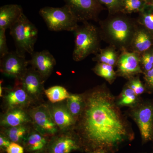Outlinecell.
Masks as SVG:
<instances>
[{"mask_svg":"<svg viewBox=\"0 0 153 153\" xmlns=\"http://www.w3.org/2000/svg\"><path fill=\"white\" fill-rule=\"evenodd\" d=\"M11 143L7 137L1 133L0 134V148L1 150L6 151Z\"/></svg>","mask_w":153,"mask_h":153,"instance_id":"cell-32","label":"cell"},{"mask_svg":"<svg viewBox=\"0 0 153 153\" xmlns=\"http://www.w3.org/2000/svg\"><path fill=\"white\" fill-rule=\"evenodd\" d=\"M107 27L108 34L116 44L125 46L128 44L133 36V30L128 20L121 17L111 20Z\"/></svg>","mask_w":153,"mask_h":153,"instance_id":"cell-9","label":"cell"},{"mask_svg":"<svg viewBox=\"0 0 153 153\" xmlns=\"http://www.w3.org/2000/svg\"><path fill=\"white\" fill-rule=\"evenodd\" d=\"M137 95L134 91L128 86L123 91L117 103L119 106L133 107L137 104Z\"/></svg>","mask_w":153,"mask_h":153,"instance_id":"cell-24","label":"cell"},{"mask_svg":"<svg viewBox=\"0 0 153 153\" xmlns=\"http://www.w3.org/2000/svg\"><path fill=\"white\" fill-rule=\"evenodd\" d=\"M75 40L73 59L81 61L98 50L99 38L97 29L93 25L84 22V25L74 30Z\"/></svg>","mask_w":153,"mask_h":153,"instance_id":"cell-4","label":"cell"},{"mask_svg":"<svg viewBox=\"0 0 153 153\" xmlns=\"http://www.w3.org/2000/svg\"><path fill=\"white\" fill-rule=\"evenodd\" d=\"M128 86L134 91L137 96L141 94L144 92V87L139 79L132 80L130 82Z\"/></svg>","mask_w":153,"mask_h":153,"instance_id":"cell-28","label":"cell"},{"mask_svg":"<svg viewBox=\"0 0 153 153\" xmlns=\"http://www.w3.org/2000/svg\"><path fill=\"white\" fill-rule=\"evenodd\" d=\"M89 153H105L103 152H102V151H93V152H89Z\"/></svg>","mask_w":153,"mask_h":153,"instance_id":"cell-36","label":"cell"},{"mask_svg":"<svg viewBox=\"0 0 153 153\" xmlns=\"http://www.w3.org/2000/svg\"><path fill=\"white\" fill-rule=\"evenodd\" d=\"M16 80L14 88L7 89L4 96V101L8 109L22 108L28 106L32 100L21 85L19 80Z\"/></svg>","mask_w":153,"mask_h":153,"instance_id":"cell-13","label":"cell"},{"mask_svg":"<svg viewBox=\"0 0 153 153\" xmlns=\"http://www.w3.org/2000/svg\"><path fill=\"white\" fill-rule=\"evenodd\" d=\"M10 30L15 42L16 52L24 57L26 53L32 55L38 36V30L35 25L23 14Z\"/></svg>","mask_w":153,"mask_h":153,"instance_id":"cell-2","label":"cell"},{"mask_svg":"<svg viewBox=\"0 0 153 153\" xmlns=\"http://www.w3.org/2000/svg\"><path fill=\"white\" fill-rule=\"evenodd\" d=\"M132 41L134 48L138 52H145L152 45L149 36L144 31H140L136 33Z\"/></svg>","mask_w":153,"mask_h":153,"instance_id":"cell-21","label":"cell"},{"mask_svg":"<svg viewBox=\"0 0 153 153\" xmlns=\"http://www.w3.org/2000/svg\"></svg>","mask_w":153,"mask_h":153,"instance_id":"cell-39","label":"cell"},{"mask_svg":"<svg viewBox=\"0 0 153 153\" xmlns=\"http://www.w3.org/2000/svg\"><path fill=\"white\" fill-rule=\"evenodd\" d=\"M31 121L29 114L24 108H11L1 117V125L4 128H8L27 125Z\"/></svg>","mask_w":153,"mask_h":153,"instance_id":"cell-16","label":"cell"},{"mask_svg":"<svg viewBox=\"0 0 153 153\" xmlns=\"http://www.w3.org/2000/svg\"><path fill=\"white\" fill-rule=\"evenodd\" d=\"M39 13L51 31H74L78 27V20L66 5L61 7H44Z\"/></svg>","mask_w":153,"mask_h":153,"instance_id":"cell-3","label":"cell"},{"mask_svg":"<svg viewBox=\"0 0 153 153\" xmlns=\"http://www.w3.org/2000/svg\"><path fill=\"white\" fill-rule=\"evenodd\" d=\"M30 130L27 125L5 128L4 133H2L7 137L11 142L23 144L25 138Z\"/></svg>","mask_w":153,"mask_h":153,"instance_id":"cell-19","label":"cell"},{"mask_svg":"<svg viewBox=\"0 0 153 153\" xmlns=\"http://www.w3.org/2000/svg\"><path fill=\"white\" fill-rule=\"evenodd\" d=\"M66 105L76 121L82 109L83 99L82 94H70L69 97L66 99Z\"/></svg>","mask_w":153,"mask_h":153,"instance_id":"cell-22","label":"cell"},{"mask_svg":"<svg viewBox=\"0 0 153 153\" xmlns=\"http://www.w3.org/2000/svg\"><path fill=\"white\" fill-rule=\"evenodd\" d=\"M49 107L52 118L59 129L66 131L74 126L76 120L69 111L67 105L53 104L49 105Z\"/></svg>","mask_w":153,"mask_h":153,"instance_id":"cell-14","label":"cell"},{"mask_svg":"<svg viewBox=\"0 0 153 153\" xmlns=\"http://www.w3.org/2000/svg\"><path fill=\"white\" fill-rule=\"evenodd\" d=\"M34 128L45 136H54L58 131V127L52 118L49 105H41L29 113Z\"/></svg>","mask_w":153,"mask_h":153,"instance_id":"cell-6","label":"cell"},{"mask_svg":"<svg viewBox=\"0 0 153 153\" xmlns=\"http://www.w3.org/2000/svg\"><path fill=\"white\" fill-rule=\"evenodd\" d=\"M29 62L32 67L40 73L45 81L52 74L56 64L55 57L47 50L33 52Z\"/></svg>","mask_w":153,"mask_h":153,"instance_id":"cell-12","label":"cell"},{"mask_svg":"<svg viewBox=\"0 0 153 153\" xmlns=\"http://www.w3.org/2000/svg\"><path fill=\"white\" fill-rule=\"evenodd\" d=\"M47 153V152H45V153Z\"/></svg>","mask_w":153,"mask_h":153,"instance_id":"cell-38","label":"cell"},{"mask_svg":"<svg viewBox=\"0 0 153 153\" xmlns=\"http://www.w3.org/2000/svg\"><path fill=\"white\" fill-rule=\"evenodd\" d=\"M22 87L32 99L38 100L44 92L45 80L40 73L33 67L28 68L26 73L19 79Z\"/></svg>","mask_w":153,"mask_h":153,"instance_id":"cell-11","label":"cell"},{"mask_svg":"<svg viewBox=\"0 0 153 153\" xmlns=\"http://www.w3.org/2000/svg\"><path fill=\"white\" fill-rule=\"evenodd\" d=\"M130 114L140 130L143 143L153 139V105L138 103L132 107Z\"/></svg>","mask_w":153,"mask_h":153,"instance_id":"cell-5","label":"cell"},{"mask_svg":"<svg viewBox=\"0 0 153 153\" xmlns=\"http://www.w3.org/2000/svg\"><path fill=\"white\" fill-rule=\"evenodd\" d=\"M139 59L135 53L124 52L118 62V72L121 76L131 77L142 73Z\"/></svg>","mask_w":153,"mask_h":153,"instance_id":"cell-15","label":"cell"},{"mask_svg":"<svg viewBox=\"0 0 153 153\" xmlns=\"http://www.w3.org/2000/svg\"><path fill=\"white\" fill-rule=\"evenodd\" d=\"M146 79L149 85L153 86V67L152 69L147 72Z\"/></svg>","mask_w":153,"mask_h":153,"instance_id":"cell-34","label":"cell"},{"mask_svg":"<svg viewBox=\"0 0 153 153\" xmlns=\"http://www.w3.org/2000/svg\"><path fill=\"white\" fill-rule=\"evenodd\" d=\"M116 54L114 51L111 50L109 58H108V64L111 66H114L116 62Z\"/></svg>","mask_w":153,"mask_h":153,"instance_id":"cell-33","label":"cell"},{"mask_svg":"<svg viewBox=\"0 0 153 153\" xmlns=\"http://www.w3.org/2000/svg\"><path fill=\"white\" fill-rule=\"evenodd\" d=\"M82 111L74 127L82 151L115 153L134 138L112 94L103 86L82 94Z\"/></svg>","mask_w":153,"mask_h":153,"instance_id":"cell-1","label":"cell"},{"mask_svg":"<svg viewBox=\"0 0 153 153\" xmlns=\"http://www.w3.org/2000/svg\"><path fill=\"white\" fill-rule=\"evenodd\" d=\"M151 4H152V7H153V0H152V3H151Z\"/></svg>","mask_w":153,"mask_h":153,"instance_id":"cell-37","label":"cell"},{"mask_svg":"<svg viewBox=\"0 0 153 153\" xmlns=\"http://www.w3.org/2000/svg\"><path fill=\"white\" fill-rule=\"evenodd\" d=\"M82 150L79 138L76 134H62L54 137L49 141L47 153H70L74 151Z\"/></svg>","mask_w":153,"mask_h":153,"instance_id":"cell-10","label":"cell"},{"mask_svg":"<svg viewBox=\"0 0 153 153\" xmlns=\"http://www.w3.org/2000/svg\"><path fill=\"white\" fill-rule=\"evenodd\" d=\"M44 93L52 103H57L65 100L70 95L65 88L59 85L49 88L44 90Z\"/></svg>","mask_w":153,"mask_h":153,"instance_id":"cell-20","label":"cell"},{"mask_svg":"<svg viewBox=\"0 0 153 153\" xmlns=\"http://www.w3.org/2000/svg\"><path fill=\"white\" fill-rule=\"evenodd\" d=\"M143 20L144 24L149 30L153 31V13H146L143 11Z\"/></svg>","mask_w":153,"mask_h":153,"instance_id":"cell-29","label":"cell"},{"mask_svg":"<svg viewBox=\"0 0 153 153\" xmlns=\"http://www.w3.org/2000/svg\"><path fill=\"white\" fill-rule=\"evenodd\" d=\"M78 21L95 19L102 10L98 0H64Z\"/></svg>","mask_w":153,"mask_h":153,"instance_id":"cell-8","label":"cell"},{"mask_svg":"<svg viewBox=\"0 0 153 153\" xmlns=\"http://www.w3.org/2000/svg\"><path fill=\"white\" fill-rule=\"evenodd\" d=\"M101 4L104 5L111 14L120 12L123 0H98Z\"/></svg>","mask_w":153,"mask_h":153,"instance_id":"cell-26","label":"cell"},{"mask_svg":"<svg viewBox=\"0 0 153 153\" xmlns=\"http://www.w3.org/2000/svg\"><path fill=\"white\" fill-rule=\"evenodd\" d=\"M49 143L46 136L34 129L30 131L22 145L28 152L42 153L47 152Z\"/></svg>","mask_w":153,"mask_h":153,"instance_id":"cell-17","label":"cell"},{"mask_svg":"<svg viewBox=\"0 0 153 153\" xmlns=\"http://www.w3.org/2000/svg\"><path fill=\"white\" fill-rule=\"evenodd\" d=\"M1 59V72L5 76L19 80L27 70L29 61L16 51L9 52Z\"/></svg>","mask_w":153,"mask_h":153,"instance_id":"cell-7","label":"cell"},{"mask_svg":"<svg viewBox=\"0 0 153 153\" xmlns=\"http://www.w3.org/2000/svg\"><path fill=\"white\" fill-rule=\"evenodd\" d=\"M93 71L96 74L103 77L110 83L113 82L116 77V73L113 66L106 63H97L94 68Z\"/></svg>","mask_w":153,"mask_h":153,"instance_id":"cell-25","label":"cell"},{"mask_svg":"<svg viewBox=\"0 0 153 153\" xmlns=\"http://www.w3.org/2000/svg\"><path fill=\"white\" fill-rule=\"evenodd\" d=\"M24 14L21 6L8 4L0 8V29H10Z\"/></svg>","mask_w":153,"mask_h":153,"instance_id":"cell-18","label":"cell"},{"mask_svg":"<svg viewBox=\"0 0 153 153\" xmlns=\"http://www.w3.org/2000/svg\"><path fill=\"white\" fill-rule=\"evenodd\" d=\"M2 81H1V82H0V96L1 97L3 96V88L2 86Z\"/></svg>","mask_w":153,"mask_h":153,"instance_id":"cell-35","label":"cell"},{"mask_svg":"<svg viewBox=\"0 0 153 153\" xmlns=\"http://www.w3.org/2000/svg\"><path fill=\"white\" fill-rule=\"evenodd\" d=\"M6 152L7 153H24V148L19 143L11 142Z\"/></svg>","mask_w":153,"mask_h":153,"instance_id":"cell-31","label":"cell"},{"mask_svg":"<svg viewBox=\"0 0 153 153\" xmlns=\"http://www.w3.org/2000/svg\"><path fill=\"white\" fill-rule=\"evenodd\" d=\"M142 63L145 70L149 71L153 67V56L149 54H145L143 56Z\"/></svg>","mask_w":153,"mask_h":153,"instance_id":"cell-30","label":"cell"},{"mask_svg":"<svg viewBox=\"0 0 153 153\" xmlns=\"http://www.w3.org/2000/svg\"><path fill=\"white\" fill-rule=\"evenodd\" d=\"M147 6V0H123L120 12L131 13L143 12Z\"/></svg>","mask_w":153,"mask_h":153,"instance_id":"cell-23","label":"cell"},{"mask_svg":"<svg viewBox=\"0 0 153 153\" xmlns=\"http://www.w3.org/2000/svg\"><path fill=\"white\" fill-rule=\"evenodd\" d=\"M9 52L7 46L6 30L0 29V57L2 58Z\"/></svg>","mask_w":153,"mask_h":153,"instance_id":"cell-27","label":"cell"}]
</instances>
